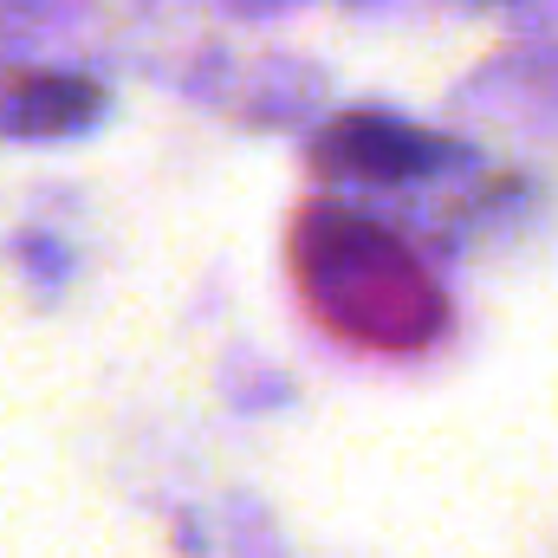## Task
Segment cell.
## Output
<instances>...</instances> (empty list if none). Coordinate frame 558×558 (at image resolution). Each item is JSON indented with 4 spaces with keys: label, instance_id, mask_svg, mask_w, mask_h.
Masks as SVG:
<instances>
[{
    "label": "cell",
    "instance_id": "obj_1",
    "mask_svg": "<svg viewBox=\"0 0 558 558\" xmlns=\"http://www.w3.org/2000/svg\"><path fill=\"white\" fill-rule=\"evenodd\" d=\"M98 111V92L78 85V78H13L0 92V124L20 131V137H52V131H72Z\"/></svg>",
    "mask_w": 558,
    "mask_h": 558
},
{
    "label": "cell",
    "instance_id": "obj_2",
    "mask_svg": "<svg viewBox=\"0 0 558 558\" xmlns=\"http://www.w3.org/2000/svg\"><path fill=\"white\" fill-rule=\"evenodd\" d=\"M331 143H338L331 162H344V169H357V175H416V169L435 162V143L428 137L403 131V124H377V118L344 124Z\"/></svg>",
    "mask_w": 558,
    "mask_h": 558
}]
</instances>
